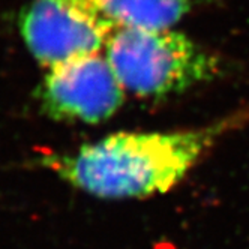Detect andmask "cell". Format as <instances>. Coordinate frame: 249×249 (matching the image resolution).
<instances>
[{
  "instance_id": "1",
  "label": "cell",
  "mask_w": 249,
  "mask_h": 249,
  "mask_svg": "<svg viewBox=\"0 0 249 249\" xmlns=\"http://www.w3.org/2000/svg\"><path fill=\"white\" fill-rule=\"evenodd\" d=\"M236 117L170 132H116L75 153H51L41 164L60 179L99 198H144L179 185Z\"/></svg>"
},
{
  "instance_id": "2",
  "label": "cell",
  "mask_w": 249,
  "mask_h": 249,
  "mask_svg": "<svg viewBox=\"0 0 249 249\" xmlns=\"http://www.w3.org/2000/svg\"><path fill=\"white\" fill-rule=\"evenodd\" d=\"M104 56L124 92L161 98L209 81L219 72V59L185 33L170 29H116Z\"/></svg>"
},
{
  "instance_id": "3",
  "label": "cell",
  "mask_w": 249,
  "mask_h": 249,
  "mask_svg": "<svg viewBox=\"0 0 249 249\" xmlns=\"http://www.w3.org/2000/svg\"><path fill=\"white\" fill-rule=\"evenodd\" d=\"M36 98L53 120L99 123L124 101V89L101 53L69 59L47 69Z\"/></svg>"
},
{
  "instance_id": "4",
  "label": "cell",
  "mask_w": 249,
  "mask_h": 249,
  "mask_svg": "<svg viewBox=\"0 0 249 249\" xmlns=\"http://www.w3.org/2000/svg\"><path fill=\"white\" fill-rule=\"evenodd\" d=\"M21 38L44 68L101 53L113 27L83 0H30L18 17Z\"/></svg>"
},
{
  "instance_id": "5",
  "label": "cell",
  "mask_w": 249,
  "mask_h": 249,
  "mask_svg": "<svg viewBox=\"0 0 249 249\" xmlns=\"http://www.w3.org/2000/svg\"><path fill=\"white\" fill-rule=\"evenodd\" d=\"M116 29H170L191 11L192 0H83Z\"/></svg>"
}]
</instances>
